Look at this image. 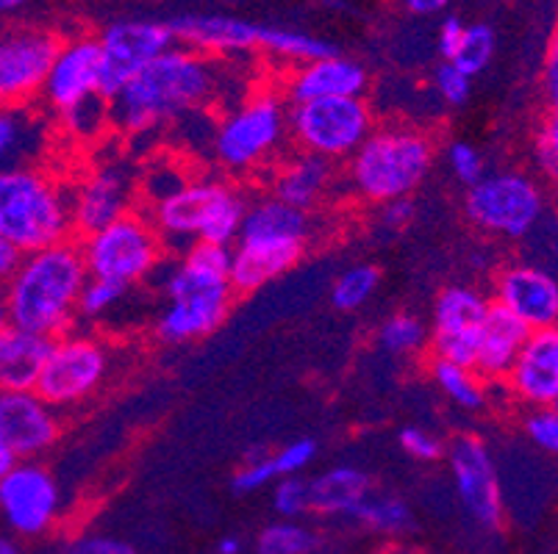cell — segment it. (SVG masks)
<instances>
[{"mask_svg": "<svg viewBox=\"0 0 558 554\" xmlns=\"http://www.w3.org/2000/svg\"><path fill=\"white\" fill-rule=\"evenodd\" d=\"M134 200V175L123 164H100L86 172L70 192V217L73 233L89 236L111 225L131 211Z\"/></svg>", "mask_w": 558, "mask_h": 554, "instance_id": "cell-20", "label": "cell"}, {"mask_svg": "<svg viewBox=\"0 0 558 554\" xmlns=\"http://www.w3.org/2000/svg\"><path fill=\"white\" fill-rule=\"evenodd\" d=\"M242 552V541L236 535H226L220 538L217 543V554H240Z\"/></svg>", "mask_w": 558, "mask_h": 554, "instance_id": "cell-53", "label": "cell"}, {"mask_svg": "<svg viewBox=\"0 0 558 554\" xmlns=\"http://www.w3.org/2000/svg\"><path fill=\"white\" fill-rule=\"evenodd\" d=\"M258 50L270 56H281V59L292 61V64H306V61H317L339 53L326 39H319L314 34H306V30L298 28H278V25H262Z\"/></svg>", "mask_w": 558, "mask_h": 554, "instance_id": "cell-29", "label": "cell"}, {"mask_svg": "<svg viewBox=\"0 0 558 554\" xmlns=\"http://www.w3.org/2000/svg\"><path fill=\"white\" fill-rule=\"evenodd\" d=\"M333 183V164L323 161L308 152H298L295 159L283 161L272 172L270 197L298 208V211L312 213L319 202L326 200Z\"/></svg>", "mask_w": 558, "mask_h": 554, "instance_id": "cell-26", "label": "cell"}, {"mask_svg": "<svg viewBox=\"0 0 558 554\" xmlns=\"http://www.w3.org/2000/svg\"><path fill=\"white\" fill-rule=\"evenodd\" d=\"M175 42L206 56H233L258 50L262 25L226 14H181L170 20Z\"/></svg>", "mask_w": 558, "mask_h": 554, "instance_id": "cell-24", "label": "cell"}, {"mask_svg": "<svg viewBox=\"0 0 558 554\" xmlns=\"http://www.w3.org/2000/svg\"><path fill=\"white\" fill-rule=\"evenodd\" d=\"M231 247L192 244L170 267L165 281V308L156 319V335L165 344H186L206 338L231 313L233 288Z\"/></svg>", "mask_w": 558, "mask_h": 554, "instance_id": "cell-3", "label": "cell"}, {"mask_svg": "<svg viewBox=\"0 0 558 554\" xmlns=\"http://www.w3.org/2000/svg\"><path fill=\"white\" fill-rule=\"evenodd\" d=\"M405 7V12L414 14V17H434V14L445 12L450 0H400Z\"/></svg>", "mask_w": 558, "mask_h": 554, "instance_id": "cell-51", "label": "cell"}, {"mask_svg": "<svg viewBox=\"0 0 558 554\" xmlns=\"http://www.w3.org/2000/svg\"><path fill=\"white\" fill-rule=\"evenodd\" d=\"M350 518L378 535H405L414 530V513L400 496L369 494Z\"/></svg>", "mask_w": 558, "mask_h": 554, "instance_id": "cell-31", "label": "cell"}, {"mask_svg": "<svg viewBox=\"0 0 558 554\" xmlns=\"http://www.w3.org/2000/svg\"><path fill=\"white\" fill-rule=\"evenodd\" d=\"M448 167L464 186H473L486 175V159L484 152L473 145V141L456 139L448 145Z\"/></svg>", "mask_w": 558, "mask_h": 554, "instance_id": "cell-39", "label": "cell"}, {"mask_svg": "<svg viewBox=\"0 0 558 554\" xmlns=\"http://www.w3.org/2000/svg\"><path fill=\"white\" fill-rule=\"evenodd\" d=\"M81 258L89 278L131 288L148 281L165 261V244L145 213L129 211L111 225L81 236Z\"/></svg>", "mask_w": 558, "mask_h": 554, "instance_id": "cell-9", "label": "cell"}, {"mask_svg": "<svg viewBox=\"0 0 558 554\" xmlns=\"http://www.w3.org/2000/svg\"><path fill=\"white\" fill-rule=\"evenodd\" d=\"M428 344V324L414 313H395L378 328V347L389 355H409L423 353Z\"/></svg>", "mask_w": 558, "mask_h": 554, "instance_id": "cell-35", "label": "cell"}, {"mask_svg": "<svg viewBox=\"0 0 558 554\" xmlns=\"http://www.w3.org/2000/svg\"><path fill=\"white\" fill-rule=\"evenodd\" d=\"M28 3H32V0H0V17L20 12V9L28 7Z\"/></svg>", "mask_w": 558, "mask_h": 554, "instance_id": "cell-55", "label": "cell"}, {"mask_svg": "<svg viewBox=\"0 0 558 554\" xmlns=\"http://www.w3.org/2000/svg\"><path fill=\"white\" fill-rule=\"evenodd\" d=\"M37 122L23 109H0V170L25 164L34 145Z\"/></svg>", "mask_w": 558, "mask_h": 554, "instance_id": "cell-34", "label": "cell"}, {"mask_svg": "<svg viewBox=\"0 0 558 554\" xmlns=\"http://www.w3.org/2000/svg\"><path fill=\"white\" fill-rule=\"evenodd\" d=\"M100 78H104V56H100L98 37L78 34L59 42L39 95L56 114H64L89 100L104 98Z\"/></svg>", "mask_w": 558, "mask_h": 554, "instance_id": "cell-17", "label": "cell"}, {"mask_svg": "<svg viewBox=\"0 0 558 554\" xmlns=\"http://www.w3.org/2000/svg\"><path fill=\"white\" fill-rule=\"evenodd\" d=\"M434 167V139L411 125H375L348 159L350 189L364 202L403 200L420 189Z\"/></svg>", "mask_w": 558, "mask_h": 554, "instance_id": "cell-6", "label": "cell"}, {"mask_svg": "<svg viewBox=\"0 0 558 554\" xmlns=\"http://www.w3.org/2000/svg\"><path fill=\"white\" fill-rule=\"evenodd\" d=\"M20 258H23V253L0 233V288L7 286V281L14 274V269H17Z\"/></svg>", "mask_w": 558, "mask_h": 554, "instance_id": "cell-50", "label": "cell"}, {"mask_svg": "<svg viewBox=\"0 0 558 554\" xmlns=\"http://www.w3.org/2000/svg\"><path fill=\"white\" fill-rule=\"evenodd\" d=\"M367 84V70L356 59L333 53L326 59L295 64L283 78L281 95L289 106L328 98H364Z\"/></svg>", "mask_w": 558, "mask_h": 554, "instance_id": "cell-23", "label": "cell"}, {"mask_svg": "<svg viewBox=\"0 0 558 554\" xmlns=\"http://www.w3.org/2000/svg\"><path fill=\"white\" fill-rule=\"evenodd\" d=\"M495 305L520 319L531 333L550 330L558 322V283L534 263H511L495 278Z\"/></svg>", "mask_w": 558, "mask_h": 554, "instance_id": "cell-21", "label": "cell"}, {"mask_svg": "<svg viewBox=\"0 0 558 554\" xmlns=\"http://www.w3.org/2000/svg\"><path fill=\"white\" fill-rule=\"evenodd\" d=\"M86 281L89 274L75 242L28 253L0 288L9 322L45 338L68 333L78 319V297Z\"/></svg>", "mask_w": 558, "mask_h": 554, "instance_id": "cell-2", "label": "cell"}, {"mask_svg": "<svg viewBox=\"0 0 558 554\" xmlns=\"http://www.w3.org/2000/svg\"><path fill=\"white\" fill-rule=\"evenodd\" d=\"M445 457L466 516L484 530H500L506 518L504 494H500L495 460L484 441L475 435H456L445 446Z\"/></svg>", "mask_w": 558, "mask_h": 554, "instance_id": "cell-15", "label": "cell"}, {"mask_svg": "<svg viewBox=\"0 0 558 554\" xmlns=\"http://www.w3.org/2000/svg\"><path fill=\"white\" fill-rule=\"evenodd\" d=\"M220 81L215 56L172 45L109 100V122L123 134H150L203 109L217 95Z\"/></svg>", "mask_w": 558, "mask_h": 554, "instance_id": "cell-1", "label": "cell"}, {"mask_svg": "<svg viewBox=\"0 0 558 554\" xmlns=\"http://www.w3.org/2000/svg\"><path fill=\"white\" fill-rule=\"evenodd\" d=\"M59 116H62L64 128L73 136H81V139H86V136H98L100 131L106 128V122H109V100L95 98L89 100V103L78 106V109L73 111H64V114Z\"/></svg>", "mask_w": 558, "mask_h": 554, "instance_id": "cell-40", "label": "cell"}, {"mask_svg": "<svg viewBox=\"0 0 558 554\" xmlns=\"http://www.w3.org/2000/svg\"><path fill=\"white\" fill-rule=\"evenodd\" d=\"M272 507L281 518L287 521H298L306 513H312L308 507V480L303 475L295 477H281V480L272 482Z\"/></svg>", "mask_w": 558, "mask_h": 554, "instance_id": "cell-38", "label": "cell"}, {"mask_svg": "<svg viewBox=\"0 0 558 554\" xmlns=\"http://www.w3.org/2000/svg\"><path fill=\"white\" fill-rule=\"evenodd\" d=\"M12 328V322H9V313H7V305H3V297H0V335L7 333V330Z\"/></svg>", "mask_w": 558, "mask_h": 554, "instance_id": "cell-57", "label": "cell"}, {"mask_svg": "<svg viewBox=\"0 0 558 554\" xmlns=\"http://www.w3.org/2000/svg\"><path fill=\"white\" fill-rule=\"evenodd\" d=\"M14 464H17V460H14V455L7 450V444L0 441V475H7Z\"/></svg>", "mask_w": 558, "mask_h": 554, "instance_id": "cell-56", "label": "cell"}, {"mask_svg": "<svg viewBox=\"0 0 558 554\" xmlns=\"http://www.w3.org/2000/svg\"><path fill=\"white\" fill-rule=\"evenodd\" d=\"M464 213L492 236L525 238L545 217V189L527 172H492L466 186Z\"/></svg>", "mask_w": 558, "mask_h": 554, "instance_id": "cell-12", "label": "cell"}, {"mask_svg": "<svg viewBox=\"0 0 558 554\" xmlns=\"http://www.w3.org/2000/svg\"><path fill=\"white\" fill-rule=\"evenodd\" d=\"M545 89H547V100H550V106L556 109L558 103V53L556 48L550 50V56H547V64H545Z\"/></svg>", "mask_w": 558, "mask_h": 554, "instance_id": "cell-52", "label": "cell"}, {"mask_svg": "<svg viewBox=\"0 0 558 554\" xmlns=\"http://www.w3.org/2000/svg\"><path fill=\"white\" fill-rule=\"evenodd\" d=\"M0 554H23V546H20L17 538H12L3 530H0Z\"/></svg>", "mask_w": 558, "mask_h": 554, "instance_id": "cell-54", "label": "cell"}, {"mask_svg": "<svg viewBox=\"0 0 558 554\" xmlns=\"http://www.w3.org/2000/svg\"><path fill=\"white\" fill-rule=\"evenodd\" d=\"M525 435L547 455L558 452V410L556 408H536L525 419Z\"/></svg>", "mask_w": 558, "mask_h": 554, "instance_id": "cell-46", "label": "cell"}, {"mask_svg": "<svg viewBox=\"0 0 558 554\" xmlns=\"http://www.w3.org/2000/svg\"><path fill=\"white\" fill-rule=\"evenodd\" d=\"M0 233L23 256L70 242V192L39 167L0 170Z\"/></svg>", "mask_w": 558, "mask_h": 554, "instance_id": "cell-7", "label": "cell"}, {"mask_svg": "<svg viewBox=\"0 0 558 554\" xmlns=\"http://www.w3.org/2000/svg\"><path fill=\"white\" fill-rule=\"evenodd\" d=\"M276 480V469H272V460L270 455H267L262 457V460H251V464L242 466V469L233 475L231 488L236 494H253V491H262V488L272 485Z\"/></svg>", "mask_w": 558, "mask_h": 554, "instance_id": "cell-47", "label": "cell"}, {"mask_svg": "<svg viewBox=\"0 0 558 554\" xmlns=\"http://www.w3.org/2000/svg\"><path fill=\"white\" fill-rule=\"evenodd\" d=\"M53 338L9 328L0 335V391H34Z\"/></svg>", "mask_w": 558, "mask_h": 554, "instance_id": "cell-27", "label": "cell"}, {"mask_svg": "<svg viewBox=\"0 0 558 554\" xmlns=\"http://www.w3.org/2000/svg\"><path fill=\"white\" fill-rule=\"evenodd\" d=\"M319 535L312 527L301 525V521H276L267 525L256 538L258 554H314L319 549Z\"/></svg>", "mask_w": 558, "mask_h": 554, "instance_id": "cell-32", "label": "cell"}, {"mask_svg": "<svg viewBox=\"0 0 558 554\" xmlns=\"http://www.w3.org/2000/svg\"><path fill=\"white\" fill-rule=\"evenodd\" d=\"M527 335H531V330L520 319L511 317L506 308H500V305L489 299V308H486V317L478 330V349H475L473 372L484 383H504Z\"/></svg>", "mask_w": 558, "mask_h": 554, "instance_id": "cell-25", "label": "cell"}, {"mask_svg": "<svg viewBox=\"0 0 558 554\" xmlns=\"http://www.w3.org/2000/svg\"><path fill=\"white\" fill-rule=\"evenodd\" d=\"M400 446H403L405 455L420 460V464H434V460L445 457V444L439 441V435L423 430V427H403L400 430Z\"/></svg>", "mask_w": 558, "mask_h": 554, "instance_id": "cell-44", "label": "cell"}, {"mask_svg": "<svg viewBox=\"0 0 558 554\" xmlns=\"http://www.w3.org/2000/svg\"><path fill=\"white\" fill-rule=\"evenodd\" d=\"M62 435L59 410L37 391H0V441L14 460H37Z\"/></svg>", "mask_w": 558, "mask_h": 554, "instance_id": "cell-19", "label": "cell"}, {"mask_svg": "<svg viewBox=\"0 0 558 554\" xmlns=\"http://www.w3.org/2000/svg\"><path fill=\"white\" fill-rule=\"evenodd\" d=\"M517 403L536 408H556L558 403V328L534 330L522 344L504 380Z\"/></svg>", "mask_w": 558, "mask_h": 554, "instance_id": "cell-22", "label": "cell"}, {"mask_svg": "<svg viewBox=\"0 0 558 554\" xmlns=\"http://www.w3.org/2000/svg\"><path fill=\"white\" fill-rule=\"evenodd\" d=\"M62 554H136V549L129 541L106 532H84L64 543Z\"/></svg>", "mask_w": 558, "mask_h": 554, "instance_id": "cell-45", "label": "cell"}, {"mask_svg": "<svg viewBox=\"0 0 558 554\" xmlns=\"http://www.w3.org/2000/svg\"><path fill=\"white\" fill-rule=\"evenodd\" d=\"M245 208L247 200L236 186L217 177H195L154 202L148 220L159 231L165 250L179 247L186 253L192 244L233 247Z\"/></svg>", "mask_w": 558, "mask_h": 554, "instance_id": "cell-5", "label": "cell"}, {"mask_svg": "<svg viewBox=\"0 0 558 554\" xmlns=\"http://www.w3.org/2000/svg\"><path fill=\"white\" fill-rule=\"evenodd\" d=\"M314 236L312 213L264 195L247 202L240 236L231 247L233 294H253L295 267Z\"/></svg>", "mask_w": 558, "mask_h": 554, "instance_id": "cell-4", "label": "cell"}, {"mask_svg": "<svg viewBox=\"0 0 558 554\" xmlns=\"http://www.w3.org/2000/svg\"><path fill=\"white\" fill-rule=\"evenodd\" d=\"M114 372V355L98 335L68 330L50 342L37 394L56 410L75 408L100 394L109 374Z\"/></svg>", "mask_w": 558, "mask_h": 554, "instance_id": "cell-11", "label": "cell"}, {"mask_svg": "<svg viewBox=\"0 0 558 554\" xmlns=\"http://www.w3.org/2000/svg\"><path fill=\"white\" fill-rule=\"evenodd\" d=\"M129 294V288L120 286V283L111 281H98V278H89L81 288L78 297V317L84 319H104L106 313H111L114 308H120Z\"/></svg>", "mask_w": 558, "mask_h": 554, "instance_id": "cell-37", "label": "cell"}, {"mask_svg": "<svg viewBox=\"0 0 558 554\" xmlns=\"http://www.w3.org/2000/svg\"><path fill=\"white\" fill-rule=\"evenodd\" d=\"M434 89L448 106H464L470 100V91H473V78L456 70L450 61H442L434 70Z\"/></svg>", "mask_w": 558, "mask_h": 554, "instance_id": "cell-42", "label": "cell"}, {"mask_svg": "<svg viewBox=\"0 0 558 554\" xmlns=\"http://www.w3.org/2000/svg\"><path fill=\"white\" fill-rule=\"evenodd\" d=\"M534 164L545 177L558 175V120L547 116L534 136Z\"/></svg>", "mask_w": 558, "mask_h": 554, "instance_id": "cell-43", "label": "cell"}, {"mask_svg": "<svg viewBox=\"0 0 558 554\" xmlns=\"http://www.w3.org/2000/svg\"><path fill=\"white\" fill-rule=\"evenodd\" d=\"M59 42L62 39L45 28L0 34V109H25L39 98Z\"/></svg>", "mask_w": 558, "mask_h": 554, "instance_id": "cell-16", "label": "cell"}, {"mask_svg": "<svg viewBox=\"0 0 558 554\" xmlns=\"http://www.w3.org/2000/svg\"><path fill=\"white\" fill-rule=\"evenodd\" d=\"M375 114L364 98H328L289 106L287 136L323 161H348L373 134Z\"/></svg>", "mask_w": 558, "mask_h": 554, "instance_id": "cell-10", "label": "cell"}, {"mask_svg": "<svg viewBox=\"0 0 558 554\" xmlns=\"http://www.w3.org/2000/svg\"><path fill=\"white\" fill-rule=\"evenodd\" d=\"M100 56H104V78H100V95L111 100L123 89L140 70H145L154 59L175 42V34L167 23L154 20H120L106 25L98 34Z\"/></svg>", "mask_w": 558, "mask_h": 554, "instance_id": "cell-14", "label": "cell"}, {"mask_svg": "<svg viewBox=\"0 0 558 554\" xmlns=\"http://www.w3.org/2000/svg\"><path fill=\"white\" fill-rule=\"evenodd\" d=\"M64 510L62 485L39 460H17L0 475V530L17 541L43 538Z\"/></svg>", "mask_w": 558, "mask_h": 554, "instance_id": "cell-13", "label": "cell"}, {"mask_svg": "<svg viewBox=\"0 0 558 554\" xmlns=\"http://www.w3.org/2000/svg\"><path fill=\"white\" fill-rule=\"evenodd\" d=\"M489 299L473 286H448L434 303V324L428 330L430 358L473 369L478 330Z\"/></svg>", "mask_w": 558, "mask_h": 554, "instance_id": "cell-18", "label": "cell"}, {"mask_svg": "<svg viewBox=\"0 0 558 554\" xmlns=\"http://www.w3.org/2000/svg\"><path fill=\"white\" fill-rule=\"evenodd\" d=\"M461 34H464V23L459 17H445L442 25H439V37H436V45H439V53H442L445 61L453 59L456 48L461 42Z\"/></svg>", "mask_w": 558, "mask_h": 554, "instance_id": "cell-49", "label": "cell"}, {"mask_svg": "<svg viewBox=\"0 0 558 554\" xmlns=\"http://www.w3.org/2000/svg\"><path fill=\"white\" fill-rule=\"evenodd\" d=\"M428 372L434 383L442 389L450 403L464 410H481L486 405V383L466 366L448 364V360L430 358Z\"/></svg>", "mask_w": 558, "mask_h": 554, "instance_id": "cell-30", "label": "cell"}, {"mask_svg": "<svg viewBox=\"0 0 558 554\" xmlns=\"http://www.w3.org/2000/svg\"><path fill=\"white\" fill-rule=\"evenodd\" d=\"M314 457H317V444L312 439H301L292 441V444L281 446V450L270 452L272 469H276V477H295L303 475L308 466L314 464Z\"/></svg>", "mask_w": 558, "mask_h": 554, "instance_id": "cell-41", "label": "cell"}, {"mask_svg": "<svg viewBox=\"0 0 558 554\" xmlns=\"http://www.w3.org/2000/svg\"><path fill=\"white\" fill-rule=\"evenodd\" d=\"M414 220V202L411 197H403V200H392L380 206V225L389 227V231H400L409 222Z\"/></svg>", "mask_w": 558, "mask_h": 554, "instance_id": "cell-48", "label": "cell"}, {"mask_svg": "<svg viewBox=\"0 0 558 554\" xmlns=\"http://www.w3.org/2000/svg\"><path fill=\"white\" fill-rule=\"evenodd\" d=\"M373 494V480L356 466H333L308 480V507L323 516H353Z\"/></svg>", "mask_w": 558, "mask_h": 554, "instance_id": "cell-28", "label": "cell"}, {"mask_svg": "<svg viewBox=\"0 0 558 554\" xmlns=\"http://www.w3.org/2000/svg\"><path fill=\"white\" fill-rule=\"evenodd\" d=\"M495 48H497V39H495V30L484 23H475V25H464V34H461V42L456 48L453 64L456 70H461L464 75L475 78L478 73H484L489 67V61L495 59Z\"/></svg>", "mask_w": 558, "mask_h": 554, "instance_id": "cell-36", "label": "cell"}, {"mask_svg": "<svg viewBox=\"0 0 558 554\" xmlns=\"http://www.w3.org/2000/svg\"><path fill=\"white\" fill-rule=\"evenodd\" d=\"M287 100L278 89H256L217 122L211 152L231 175L262 170L281 152L287 139Z\"/></svg>", "mask_w": 558, "mask_h": 554, "instance_id": "cell-8", "label": "cell"}, {"mask_svg": "<svg viewBox=\"0 0 558 554\" xmlns=\"http://www.w3.org/2000/svg\"><path fill=\"white\" fill-rule=\"evenodd\" d=\"M380 272L373 263H353L331 286V303L337 311H359L378 292Z\"/></svg>", "mask_w": 558, "mask_h": 554, "instance_id": "cell-33", "label": "cell"}]
</instances>
